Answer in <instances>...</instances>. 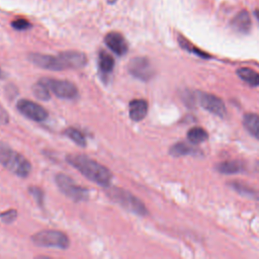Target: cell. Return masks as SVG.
I'll return each instance as SVG.
<instances>
[{
	"label": "cell",
	"mask_w": 259,
	"mask_h": 259,
	"mask_svg": "<svg viewBox=\"0 0 259 259\" xmlns=\"http://www.w3.org/2000/svg\"><path fill=\"white\" fill-rule=\"evenodd\" d=\"M67 161L86 178L102 186H110L112 178L110 170L96 160H92L84 155L71 154L67 156Z\"/></svg>",
	"instance_id": "6da1fadb"
},
{
	"label": "cell",
	"mask_w": 259,
	"mask_h": 259,
	"mask_svg": "<svg viewBox=\"0 0 259 259\" xmlns=\"http://www.w3.org/2000/svg\"><path fill=\"white\" fill-rule=\"evenodd\" d=\"M0 164L22 178H28L32 170L30 162L24 155L2 143H0Z\"/></svg>",
	"instance_id": "7a4b0ae2"
},
{
	"label": "cell",
	"mask_w": 259,
	"mask_h": 259,
	"mask_svg": "<svg viewBox=\"0 0 259 259\" xmlns=\"http://www.w3.org/2000/svg\"><path fill=\"white\" fill-rule=\"evenodd\" d=\"M108 196L128 212H135L140 216H145L148 214V210L145 204H143V202H141L134 194H130L128 192L122 188H112L108 190Z\"/></svg>",
	"instance_id": "3957f363"
},
{
	"label": "cell",
	"mask_w": 259,
	"mask_h": 259,
	"mask_svg": "<svg viewBox=\"0 0 259 259\" xmlns=\"http://www.w3.org/2000/svg\"><path fill=\"white\" fill-rule=\"evenodd\" d=\"M34 245L40 247H54L67 249L69 247V239L65 233L57 230H42L36 233L32 237Z\"/></svg>",
	"instance_id": "277c9868"
},
{
	"label": "cell",
	"mask_w": 259,
	"mask_h": 259,
	"mask_svg": "<svg viewBox=\"0 0 259 259\" xmlns=\"http://www.w3.org/2000/svg\"><path fill=\"white\" fill-rule=\"evenodd\" d=\"M40 81L47 86L50 92L60 98L73 100L78 96V88L70 81L55 78H42Z\"/></svg>",
	"instance_id": "5b68a950"
},
{
	"label": "cell",
	"mask_w": 259,
	"mask_h": 259,
	"mask_svg": "<svg viewBox=\"0 0 259 259\" xmlns=\"http://www.w3.org/2000/svg\"><path fill=\"white\" fill-rule=\"evenodd\" d=\"M56 184L65 196L75 202H82L88 198V190L77 186L69 176L65 174H58L56 176Z\"/></svg>",
	"instance_id": "8992f818"
},
{
	"label": "cell",
	"mask_w": 259,
	"mask_h": 259,
	"mask_svg": "<svg viewBox=\"0 0 259 259\" xmlns=\"http://www.w3.org/2000/svg\"><path fill=\"white\" fill-rule=\"evenodd\" d=\"M128 72L134 77L142 80L149 81L155 75V70L150 61L145 57H137L132 59L128 66Z\"/></svg>",
	"instance_id": "52a82bcc"
},
{
	"label": "cell",
	"mask_w": 259,
	"mask_h": 259,
	"mask_svg": "<svg viewBox=\"0 0 259 259\" xmlns=\"http://www.w3.org/2000/svg\"><path fill=\"white\" fill-rule=\"evenodd\" d=\"M28 59L38 67L42 69L52 70V71H61L67 69L64 61L58 56H51V55H44V54H30Z\"/></svg>",
	"instance_id": "ba28073f"
},
{
	"label": "cell",
	"mask_w": 259,
	"mask_h": 259,
	"mask_svg": "<svg viewBox=\"0 0 259 259\" xmlns=\"http://www.w3.org/2000/svg\"><path fill=\"white\" fill-rule=\"evenodd\" d=\"M198 102L200 106L210 114L224 118L227 114V110L224 102L214 94L200 92L198 94Z\"/></svg>",
	"instance_id": "9c48e42d"
},
{
	"label": "cell",
	"mask_w": 259,
	"mask_h": 259,
	"mask_svg": "<svg viewBox=\"0 0 259 259\" xmlns=\"http://www.w3.org/2000/svg\"><path fill=\"white\" fill-rule=\"evenodd\" d=\"M16 106L24 116L34 122H42L48 118L47 110L32 100H20Z\"/></svg>",
	"instance_id": "30bf717a"
},
{
	"label": "cell",
	"mask_w": 259,
	"mask_h": 259,
	"mask_svg": "<svg viewBox=\"0 0 259 259\" xmlns=\"http://www.w3.org/2000/svg\"><path fill=\"white\" fill-rule=\"evenodd\" d=\"M106 45L118 56H124L128 53V46L124 36L116 32H108L104 38Z\"/></svg>",
	"instance_id": "8fae6325"
},
{
	"label": "cell",
	"mask_w": 259,
	"mask_h": 259,
	"mask_svg": "<svg viewBox=\"0 0 259 259\" xmlns=\"http://www.w3.org/2000/svg\"><path fill=\"white\" fill-rule=\"evenodd\" d=\"M62 60L64 61L67 69L73 68V69H79L82 68L88 63V58H86L85 54L77 51H66L59 54Z\"/></svg>",
	"instance_id": "7c38bea8"
},
{
	"label": "cell",
	"mask_w": 259,
	"mask_h": 259,
	"mask_svg": "<svg viewBox=\"0 0 259 259\" xmlns=\"http://www.w3.org/2000/svg\"><path fill=\"white\" fill-rule=\"evenodd\" d=\"M148 102L145 100H133L128 104L130 118L134 122H140L147 116Z\"/></svg>",
	"instance_id": "4fadbf2b"
},
{
	"label": "cell",
	"mask_w": 259,
	"mask_h": 259,
	"mask_svg": "<svg viewBox=\"0 0 259 259\" xmlns=\"http://www.w3.org/2000/svg\"><path fill=\"white\" fill-rule=\"evenodd\" d=\"M232 26L239 32L246 34L251 28L250 16L246 10L240 12L232 20Z\"/></svg>",
	"instance_id": "5bb4252c"
},
{
	"label": "cell",
	"mask_w": 259,
	"mask_h": 259,
	"mask_svg": "<svg viewBox=\"0 0 259 259\" xmlns=\"http://www.w3.org/2000/svg\"><path fill=\"white\" fill-rule=\"evenodd\" d=\"M244 163L241 161H225L217 165V170L223 174H235L244 171Z\"/></svg>",
	"instance_id": "9a60e30c"
},
{
	"label": "cell",
	"mask_w": 259,
	"mask_h": 259,
	"mask_svg": "<svg viewBox=\"0 0 259 259\" xmlns=\"http://www.w3.org/2000/svg\"><path fill=\"white\" fill-rule=\"evenodd\" d=\"M243 124L247 131L259 140V116L255 114H246L243 118Z\"/></svg>",
	"instance_id": "2e32d148"
},
{
	"label": "cell",
	"mask_w": 259,
	"mask_h": 259,
	"mask_svg": "<svg viewBox=\"0 0 259 259\" xmlns=\"http://www.w3.org/2000/svg\"><path fill=\"white\" fill-rule=\"evenodd\" d=\"M170 155L174 156V157H180V156H186V155H196L198 153H200V151L192 146H190L186 143L180 142V143H176L174 146H172L169 150Z\"/></svg>",
	"instance_id": "e0dca14e"
},
{
	"label": "cell",
	"mask_w": 259,
	"mask_h": 259,
	"mask_svg": "<svg viewBox=\"0 0 259 259\" xmlns=\"http://www.w3.org/2000/svg\"><path fill=\"white\" fill-rule=\"evenodd\" d=\"M238 76L250 86L259 85V74L250 68H240L237 70Z\"/></svg>",
	"instance_id": "ac0fdd59"
},
{
	"label": "cell",
	"mask_w": 259,
	"mask_h": 259,
	"mask_svg": "<svg viewBox=\"0 0 259 259\" xmlns=\"http://www.w3.org/2000/svg\"><path fill=\"white\" fill-rule=\"evenodd\" d=\"M98 66L104 74L110 73L114 68V59L108 52L100 51L98 54Z\"/></svg>",
	"instance_id": "d6986e66"
},
{
	"label": "cell",
	"mask_w": 259,
	"mask_h": 259,
	"mask_svg": "<svg viewBox=\"0 0 259 259\" xmlns=\"http://www.w3.org/2000/svg\"><path fill=\"white\" fill-rule=\"evenodd\" d=\"M208 138V135L206 130L200 126H194L190 128L188 133V139L190 140V142H192L194 145H198L206 141Z\"/></svg>",
	"instance_id": "ffe728a7"
},
{
	"label": "cell",
	"mask_w": 259,
	"mask_h": 259,
	"mask_svg": "<svg viewBox=\"0 0 259 259\" xmlns=\"http://www.w3.org/2000/svg\"><path fill=\"white\" fill-rule=\"evenodd\" d=\"M64 135H66L69 139H71L74 143H76L80 147L86 146V138L80 130L74 128H66L64 131Z\"/></svg>",
	"instance_id": "44dd1931"
},
{
	"label": "cell",
	"mask_w": 259,
	"mask_h": 259,
	"mask_svg": "<svg viewBox=\"0 0 259 259\" xmlns=\"http://www.w3.org/2000/svg\"><path fill=\"white\" fill-rule=\"evenodd\" d=\"M32 94L40 100H49L51 98L49 88L40 80L32 86Z\"/></svg>",
	"instance_id": "7402d4cb"
},
{
	"label": "cell",
	"mask_w": 259,
	"mask_h": 259,
	"mask_svg": "<svg viewBox=\"0 0 259 259\" xmlns=\"http://www.w3.org/2000/svg\"><path fill=\"white\" fill-rule=\"evenodd\" d=\"M18 217V212L16 210H10L8 212L0 214V220L6 224L12 223Z\"/></svg>",
	"instance_id": "603a6c76"
},
{
	"label": "cell",
	"mask_w": 259,
	"mask_h": 259,
	"mask_svg": "<svg viewBox=\"0 0 259 259\" xmlns=\"http://www.w3.org/2000/svg\"><path fill=\"white\" fill-rule=\"evenodd\" d=\"M12 28H14L18 30H26L28 28H30V24L26 20H24V18H18V20L12 22Z\"/></svg>",
	"instance_id": "cb8c5ba5"
},
{
	"label": "cell",
	"mask_w": 259,
	"mask_h": 259,
	"mask_svg": "<svg viewBox=\"0 0 259 259\" xmlns=\"http://www.w3.org/2000/svg\"><path fill=\"white\" fill-rule=\"evenodd\" d=\"M28 190H30V194L36 198V202L38 204H42V200H44V194H42V190L34 186V188H30Z\"/></svg>",
	"instance_id": "d4e9b609"
},
{
	"label": "cell",
	"mask_w": 259,
	"mask_h": 259,
	"mask_svg": "<svg viewBox=\"0 0 259 259\" xmlns=\"http://www.w3.org/2000/svg\"><path fill=\"white\" fill-rule=\"evenodd\" d=\"M8 120H10V116L8 112L2 106V104H0V124H6L8 122Z\"/></svg>",
	"instance_id": "484cf974"
},
{
	"label": "cell",
	"mask_w": 259,
	"mask_h": 259,
	"mask_svg": "<svg viewBox=\"0 0 259 259\" xmlns=\"http://www.w3.org/2000/svg\"><path fill=\"white\" fill-rule=\"evenodd\" d=\"M4 72L2 70V68H0V79H4Z\"/></svg>",
	"instance_id": "4316f807"
},
{
	"label": "cell",
	"mask_w": 259,
	"mask_h": 259,
	"mask_svg": "<svg viewBox=\"0 0 259 259\" xmlns=\"http://www.w3.org/2000/svg\"><path fill=\"white\" fill-rule=\"evenodd\" d=\"M254 14H255V16H256V18H257V20H258V22H259V10H256Z\"/></svg>",
	"instance_id": "83f0119b"
},
{
	"label": "cell",
	"mask_w": 259,
	"mask_h": 259,
	"mask_svg": "<svg viewBox=\"0 0 259 259\" xmlns=\"http://www.w3.org/2000/svg\"><path fill=\"white\" fill-rule=\"evenodd\" d=\"M256 169L259 171V161L256 163Z\"/></svg>",
	"instance_id": "f1b7e54d"
},
{
	"label": "cell",
	"mask_w": 259,
	"mask_h": 259,
	"mask_svg": "<svg viewBox=\"0 0 259 259\" xmlns=\"http://www.w3.org/2000/svg\"><path fill=\"white\" fill-rule=\"evenodd\" d=\"M108 2L110 4H114V2H116V0H108Z\"/></svg>",
	"instance_id": "f546056e"
}]
</instances>
